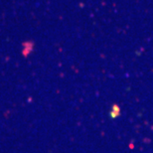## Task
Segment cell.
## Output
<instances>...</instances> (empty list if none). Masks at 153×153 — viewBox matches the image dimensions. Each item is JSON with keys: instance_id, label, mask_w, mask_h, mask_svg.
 <instances>
[{"instance_id": "obj_1", "label": "cell", "mask_w": 153, "mask_h": 153, "mask_svg": "<svg viewBox=\"0 0 153 153\" xmlns=\"http://www.w3.org/2000/svg\"><path fill=\"white\" fill-rule=\"evenodd\" d=\"M119 115H120V108L117 105H114L111 108V111H109V116H111V118L115 119Z\"/></svg>"}]
</instances>
